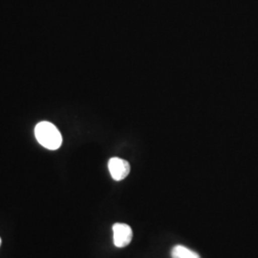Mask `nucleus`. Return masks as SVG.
I'll return each instance as SVG.
<instances>
[{"instance_id": "nucleus-1", "label": "nucleus", "mask_w": 258, "mask_h": 258, "mask_svg": "<svg viewBox=\"0 0 258 258\" xmlns=\"http://www.w3.org/2000/svg\"><path fill=\"white\" fill-rule=\"evenodd\" d=\"M37 142L49 150H56L62 145V136L55 124L49 121H40L35 128Z\"/></svg>"}, {"instance_id": "nucleus-4", "label": "nucleus", "mask_w": 258, "mask_h": 258, "mask_svg": "<svg viewBox=\"0 0 258 258\" xmlns=\"http://www.w3.org/2000/svg\"><path fill=\"white\" fill-rule=\"evenodd\" d=\"M172 258H200V255L194 250L187 249L182 245H177L171 250Z\"/></svg>"}, {"instance_id": "nucleus-2", "label": "nucleus", "mask_w": 258, "mask_h": 258, "mask_svg": "<svg viewBox=\"0 0 258 258\" xmlns=\"http://www.w3.org/2000/svg\"><path fill=\"white\" fill-rule=\"evenodd\" d=\"M133 238V231L130 226L123 223H116L113 226V240L117 248L128 246Z\"/></svg>"}, {"instance_id": "nucleus-3", "label": "nucleus", "mask_w": 258, "mask_h": 258, "mask_svg": "<svg viewBox=\"0 0 258 258\" xmlns=\"http://www.w3.org/2000/svg\"><path fill=\"white\" fill-rule=\"evenodd\" d=\"M108 169L111 177L115 181H121L126 178L130 172V166L127 161L118 157L111 158L108 162Z\"/></svg>"}, {"instance_id": "nucleus-5", "label": "nucleus", "mask_w": 258, "mask_h": 258, "mask_svg": "<svg viewBox=\"0 0 258 258\" xmlns=\"http://www.w3.org/2000/svg\"><path fill=\"white\" fill-rule=\"evenodd\" d=\"M0 246H1V238H0Z\"/></svg>"}]
</instances>
